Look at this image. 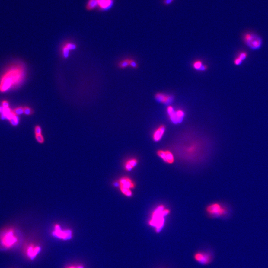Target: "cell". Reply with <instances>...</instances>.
Listing matches in <instances>:
<instances>
[{
    "mask_svg": "<svg viewBox=\"0 0 268 268\" xmlns=\"http://www.w3.org/2000/svg\"><path fill=\"white\" fill-rule=\"evenodd\" d=\"M119 186L124 187L126 188H134L135 185L130 178L128 177H123L120 179L119 181Z\"/></svg>",
    "mask_w": 268,
    "mask_h": 268,
    "instance_id": "obj_14",
    "label": "cell"
},
{
    "mask_svg": "<svg viewBox=\"0 0 268 268\" xmlns=\"http://www.w3.org/2000/svg\"><path fill=\"white\" fill-rule=\"evenodd\" d=\"M67 268H84V267H82V266L81 265H73L69 266V267H67Z\"/></svg>",
    "mask_w": 268,
    "mask_h": 268,
    "instance_id": "obj_32",
    "label": "cell"
},
{
    "mask_svg": "<svg viewBox=\"0 0 268 268\" xmlns=\"http://www.w3.org/2000/svg\"><path fill=\"white\" fill-rule=\"evenodd\" d=\"M130 60L131 59L129 58L122 60L121 61H120L118 64V67L120 69H125L128 67H130Z\"/></svg>",
    "mask_w": 268,
    "mask_h": 268,
    "instance_id": "obj_18",
    "label": "cell"
},
{
    "mask_svg": "<svg viewBox=\"0 0 268 268\" xmlns=\"http://www.w3.org/2000/svg\"><path fill=\"white\" fill-rule=\"evenodd\" d=\"M120 189L122 193L127 197H131L132 196V192L130 189L126 188L124 187L119 186Z\"/></svg>",
    "mask_w": 268,
    "mask_h": 268,
    "instance_id": "obj_20",
    "label": "cell"
},
{
    "mask_svg": "<svg viewBox=\"0 0 268 268\" xmlns=\"http://www.w3.org/2000/svg\"><path fill=\"white\" fill-rule=\"evenodd\" d=\"M4 109V108L2 106L0 107V113H2L3 112Z\"/></svg>",
    "mask_w": 268,
    "mask_h": 268,
    "instance_id": "obj_33",
    "label": "cell"
},
{
    "mask_svg": "<svg viewBox=\"0 0 268 268\" xmlns=\"http://www.w3.org/2000/svg\"><path fill=\"white\" fill-rule=\"evenodd\" d=\"M27 70L25 65L17 62L11 65L0 77V92L18 88L25 81Z\"/></svg>",
    "mask_w": 268,
    "mask_h": 268,
    "instance_id": "obj_1",
    "label": "cell"
},
{
    "mask_svg": "<svg viewBox=\"0 0 268 268\" xmlns=\"http://www.w3.org/2000/svg\"><path fill=\"white\" fill-rule=\"evenodd\" d=\"M53 236L64 240H69L72 238V232L70 230H62L58 224L54 225V231L52 232Z\"/></svg>",
    "mask_w": 268,
    "mask_h": 268,
    "instance_id": "obj_8",
    "label": "cell"
},
{
    "mask_svg": "<svg viewBox=\"0 0 268 268\" xmlns=\"http://www.w3.org/2000/svg\"><path fill=\"white\" fill-rule=\"evenodd\" d=\"M64 45L70 51L75 50L77 49V45L75 44L74 43L71 42H66Z\"/></svg>",
    "mask_w": 268,
    "mask_h": 268,
    "instance_id": "obj_23",
    "label": "cell"
},
{
    "mask_svg": "<svg viewBox=\"0 0 268 268\" xmlns=\"http://www.w3.org/2000/svg\"><path fill=\"white\" fill-rule=\"evenodd\" d=\"M158 155L161 158V159L168 164H173L174 161V157L173 156V154L169 151H162L159 150L158 151Z\"/></svg>",
    "mask_w": 268,
    "mask_h": 268,
    "instance_id": "obj_11",
    "label": "cell"
},
{
    "mask_svg": "<svg viewBox=\"0 0 268 268\" xmlns=\"http://www.w3.org/2000/svg\"><path fill=\"white\" fill-rule=\"evenodd\" d=\"M98 8V0H88L85 5V9L88 11H91Z\"/></svg>",
    "mask_w": 268,
    "mask_h": 268,
    "instance_id": "obj_16",
    "label": "cell"
},
{
    "mask_svg": "<svg viewBox=\"0 0 268 268\" xmlns=\"http://www.w3.org/2000/svg\"><path fill=\"white\" fill-rule=\"evenodd\" d=\"M9 102L8 101H6V100H5V101H3L2 102V106L3 107L4 109H7V108H9Z\"/></svg>",
    "mask_w": 268,
    "mask_h": 268,
    "instance_id": "obj_31",
    "label": "cell"
},
{
    "mask_svg": "<svg viewBox=\"0 0 268 268\" xmlns=\"http://www.w3.org/2000/svg\"><path fill=\"white\" fill-rule=\"evenodd\" d=\"M70 51L64 45H63L62 47V54L63 57L65 59H67L70 56Z\"/></svg>",
    "mask_w": 268,
    "mask_h": 268,
    "instance_id": "obj_19",
    "label": "cell"
},
{
    "mask_svg": "<svg viewBox=\"0 0 268 268\" xmlns=\"http://www.w3.org/2000/svg\"><path fill=\"white\" fill-rule=\"evenodd\" d=\"M165 126L164 125H160L154 132L152 136L153 139L155 142H158L162 138L165 132Z\"/></svg>",
    "mask_w": 268,
    "mask_h": 268,
    "instance_id": "obj_13",
    "label": "cell"
},
{
    "mask_svg": "<svg viewBox=\"0 0 268 268\" xmlns=\"http://www.w3.org/2000/svg\"><path fill=\"white\" fill-rule=\"evenodd\" d=\"M170 213V211L165 208L164 206H158L152 212L148 224L155 228L156 233L162 231L165 224V217Z\"/></svg>",
    "mask_w": 268,
    "mask_h": 268,
    "instance_id": "obj_3",
    "label": "cell"
},
{
    "mask_svg": "<svg viewBox=\"0 0 268 268\" xmlns=\"http://www.w3.org/2000/svg\"><path fill=\"white\" fill-rule=\"evenodd\" d=\"M34 113V111L32 108L27 107V106L24 107V114L27 115V116H30L31 115L33 114Z\"/></svg>",
    "mask_w": 268,
    "mask_h": 268,
    "instance_id": "obj_25",
    "label": "cell"
},
{
    "mask_svg": "<svg viewBox=\"0 0 268 268\" xmlns=\"http://www.w3.org/2000/svg\"><path fill=\"white\" fill-rule=\"evenodd\" d=\"M137 164H138V161L137 159L135 158L130 159L126 162V164H125V168L127 171H131L135 166L137 165Z\"/></svg>",
    "mask_w": 268,
    "mask_h": 268,
    "instance_id": "obj_17",
    "label": "cell"
},
{
    "mask_svg": "<svg viewBox=\"0 0 268 268\" xmlns=\"http://www.w3.org/2000/svg\"><path fill=\"white\" fill-rule=\"evenodd\" d=\"M9 121H10V123L13 126H17L20 122V119H19L18 116L14 114V115H13V117L9 120Z\"/></svg>",
    "mask_w": 268,
    "mask_h": 268,
    "instance_id": "obj_21",
    "label": "cell"
},
{
    "mask_svg": "<svg viewBox=\"0 0 268 268\" xmlns=\"http://www.w3.org/2000/svg\"><path fill=\"white\" fill-rule=\"evenodd\" d=\"M242 40L244 44L252 50H258L262 46V38L254 32H246L243 34Z\"/></svg>",
    "mask_w": 268,
    "mask_h": 268,
    "instance_id": "obj_5",
    "label": "cell"
},
{
    "mask_svg": "<svg viewBox=\"0 0 268 268\" xmlns=\"http://www.w3.org/2000/svg\"><path fill=\"white\" fill-rule=\"evenodd\" d=\"M35 139H36L37 141L40 144H42L44 142V138L42 134L35 135Z\"/></svg>",
    "mask_w": 268,
    "mask_h": 268,
    "instance_id": "obj_27",
    "label": "cell"
},
{
    "mask_svg": "<svg viewBox=\"0 0 268 268\" xmlns=\"http://www.w3.org/2000/svg\"><path fill=\"white\" fill-rule=\"evenodd\" d=\"M20 241L18 232L14 228H6L0 231V248L3 250L14 248Z\"/></svg>",
    "mask_w": 268,
    "mask_h": 268,
    "instance_id": "obj_2",
    "label": "cell"
},
{
    "mask_svg": "<svg viewBox=\"0 0 268 268\" xmlns=\"http://www.w3.org/2000/svg\"><path fill=\"white\" fill-rule=\"evenodd\" d=\"M243 63V61L241 60L240 58H239L238 57H237V56H236V57H235V59H234V60H233V64H234L235 66H240V65H241L242 64V63Z\"/></svg>",
    "mask_w": 268,
    "mask_h": 268,
    "instance_id": "obj_26",
    "label": "cell"
},
{
    "mask_svg": "<svg viewBox=\"0 0 268 268\" xmlns=\"http://www.w3.org/2000/svg\"><path fill=\"white\" fill-rule=\"evenodd\" d=\"M41 250V247L39 246L30 244L27 246L25 248V255L30 260H34L40 253Z\"/></svg>",
    "mask_w": 268,
    "mask_h": 268,
    "instance_id": "obj_9",
    "label": "cell"
},
{
    "mask_svg": "<svg viewBox=\"0 0 268 268\" xmlns=\"http://www.w3.org/2000/svg\"><path fill=\"white\" fill-rule=\"evenodd\" d=\"M35 135L42 134V129L40 126L39 125H37L35 127Z\"/></svg>",
    "mask_w": 268,
    "mask_h": 268,
    "instance_id": "obj_30",
    "label": "cell"
},
{
    "mask_svg": "<svg viewBox=\"0 0 268 268\" xmlns=\"http://www.w3.org/2000/svg\"><path fill=\"white\" fill-rule=\"evenodd\" d=\"M13 111L15 115H17L18 116L24 113V107H18L15 108Z\"/></svg>",
    "mask_w": 268,
    "mask_h": 268,
    "instance_id": "obj_24",
    "label": "cell"
},
{
    "mask_svg": "<svg viewBox=\"0 0 268 268\" xmlns=\"http://www.w3.org/2000/svg\"><path fill=\"white\" fill-rule=\"evenodd\" d=\"M236 56L244 62L248 58V54L245 51H241L238 53Z\"/></svg>",
    "mask_w": 268,
    "mask_h": 268,
    "instance_id": "obj_22",
    "label": "cell"
},
{
    "mask_svg": "<svg viewBox=\"0 0 268 268\" xmlns=\"http://www.w3.org/2000/svg\"><path fill=\"white\" fill-rule=\"evenodd\" d=\"M156 101L161 104L165 105H169L171 104L174 101V97L162 92H158L155 96Z\"/></svg>",
    "mask_w": 268,
    "mask_h": 268,
    "instance_id": "obj_10",
    "label": "cell"
},
{
    "mask_svg": "<svg viewBox=\"0 0 268 268\" xmlns=\"http://www.w3.org/2000/svg\"><path fill=\"white\" fill-rule=\"evenodd\" d=\"M130 67L132 68L137 69L138 68V64L134 59H131L130 60Z\"/></svg>",
    "mask_w": 268,
    "mask_h": 268,
    "instance_id": "obj_29",
    "label": "cell"
},
{
    "mask_svg": "<svg viewBox=\"0 0 268 268\" xmlns=\"http://www.w3.org/2000/svg\"><path fill=\"white\" fill-rule=\"evenodd\" d=\"M175 0H161V3L165 6H169L171 5Z\"/></svg>",
    "mask_w": 268,
    "mask_h": 268,
    "instance_id": "obj_28",
    "label": "cell"
},
{
    "mask_svg": "<svg viewBox=\"0 0 268 268\" xmlns=\"http://www.w3.org/2000/svg\"><path fill=\"white\" fill-rule=\"evenodd\" d=\"M194 259L199 263L202 265H208L213 260V255L209 252H199L194 255Z\"/></svg>",
    "mask_w": 268,
    "mask_h": 268,
    "instance_id": "obj_7",
    "label": "cell"
},
{
    "mask_svg": "<svg viewBox=\"0 0 268 268\" xmlns=\"http://www.w3.org/2000/svg\"><path fill=\"white\" fill-rule=\"evenodd\" d=\"M206 211L209 216L214 218H228L232 214L231 207L220 203H214L209 205Z\"/></svg>",
    "mask_w": 268,
    "mask_h": 268,
    "instance_id": "obj_4",
    "label": "cell"
},
{
    "mask_svg": "<svg viewBox=\"0 0 268 268\" xmlns=\"http://www.w3.org/2000/svg\"><path fill=\"white\" fill-rule=\"evenodd\" d=\"M192 67L194 69L199 71H206L208 69L207 65L203 64V62L200 60L194 61L192 64Z\"/></svg>",
    "mask_w": 268,
    "mask_h": 268,
    "instance_id": "obj_15",
    "label": "cell"
},
{
    "mask_svg": "<svg viewBox=\"0 0 268 268\" xmlns=\"http://www.w3.org/2000/svg\"><path fill=\"white\" fill-rule=\"evenodd\" d=\"M115 0H98L97 9L101 11L110 10L114 5Z\"/></svg>",
    "mask_w": 268,
    "mask_h": 268,
    "instance_id": "obj_12",
    "label": "cell"
},
{
    "mask_svg": "<svg viewBox=\"0 0 268 268\" xmlns=\"http://www.w3.org/2000/svg\"><path fill=\"white\" fill-rule=\"evenodd\" d=\"M167 113L170 120L175 124L181 123L185 116V113L183 110L178 109L175 111L174 108L171 105H169L167 108Z\"/></svg>",
    "mask_w": 268,
    "mask_h": 268,
    "instance_id": "obj_6",
    "label": "cell"
}]
</instances>
